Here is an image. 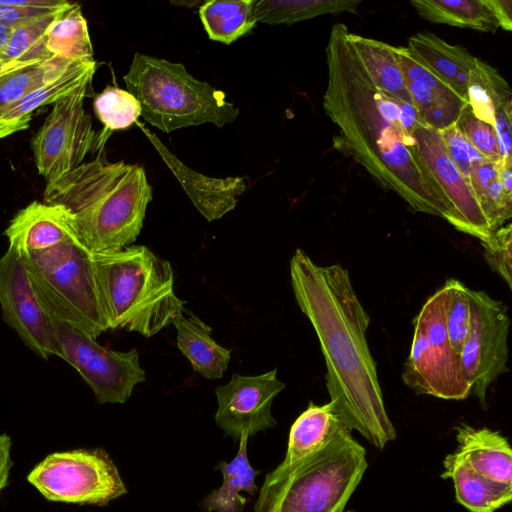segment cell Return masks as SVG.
I'll use <instances>...</instances> for the list:
<instances>
[{
	"instance_id": "1",
	"label": "cell",
	"mask_w": 512,
	"mask_h": 512,
	"mask_svg": "<svg viewBox=\"0 0 512 512\" xmlns=\"http://www.w3.org/2000/svg\"><path fill=\"white\" fill-rule=\"evenodd\" d=\"M335 24L326 47V115L338 127L335 148L350 155L383 189L396 193L414 212L446 219L449 204L418 153L413 132L421 120L415 107L380 90L362 68Z\"/></svg>"
},
{
	"instance_id": "2",
	"label": "cell",
	"mask_w": 512,
	"mask_h": 512,
	"mask_svg": "<svg viewBox=\"0 0 512 512\" xmlns=\"http://www.w3.org/2000/svg\"><path fill=\"white\" fill-rule=\"evenodd\" d=\"M290 279L296 302L320 343L334 412L350 431L383 449L396 438V430L366 339L370 316L348 271L339 264L318 265L298 248L290 260Z\"/></svg>"
},
{
	"instance_id": "3",
	"label": "cell",
	"mask_w": 512,
	"mask_h": 512,
	"mask_svg": "<svg viewBox=\"0 0 512 512\" xmlns=\"http://www.w3.org/2000/svg\"><path fill=\"white\" fill-rule=\"evenodd\" d=\"M152 188L145 170L100 158L46 183L43 202L68 209L82 244L92 253L130 246L141 232Z\"/></svg>"
},
{
	"instance_id": "4",
	"label": "cell",
	"mask_w": 512,
	"mask_h": 512,
	"mask_svg": "<svg viewBox=\"0 0 512 512\" xmlns=\"http://www.w3.org/2000/svg\"><path fill=\"white\" fill-rule=\"evenodd\" d=\"M95 277L108 329L151 337L182 313L173 269L149 248L130 245L93 254Z\"/></svg>"
},
{
	"instance_id": "5",
	"label": "cell",
	"mask_w": 512,
	"mask_h": 512,
	"mask_svg": "<svg viewBox=\"0 0 512 512\" xmlns=\"http://www.w3.org/2000/svg\"><path fill=\"white\" fill-rule=\"evenodd\" d=\"M367 467L365 449L346 428L301 463L268 474L254 512H343Z\"/></svg>"
},
{
	"instance_id": "6",
	"label": "cell",
	"mask_w": 512,
	"mask_h": 512,
	"mask_svg": "<svg viewBox=\"0 0 512 512\" xmlns=\"http://www.w3.org/2000/svg\"><path fill=\"white\" fill-rule=\"evenodd\" d=\"M123 79L142 118L166 133L204 123L222 127L239 114L223 91L195 79L181 63L135 53Z\"/></svg>"
},
{
	"instance_id": "7",
	"label": "cell",
	"mask_w": 512,
	"mask_h": 512,
	"mask_svg": "<svg viewBox=\"0 0 512 512\" xmlns=\"http://www.w3.org/2000/svg\"><path fill=\"white\" fill-rule=\"evenodd\" d=\"M21 256L48 315L95 339L108 330L93 254L79 238Z\"/></svg>"
},
{
	"instance_id": "8",
	"label": "cell",
	"mask_w": 512,
	"mask_h": 512,
	"mask_svg": "<svg viewBox=\"0 0 512 512\" xmlns=\"http://www.w3.org/2000/svg\"><path fill=\"white\" fill-rule=\"evenodd\" d=\"M28 481L48 500L105 505L127 493L119 472L103 449H75L48 455Z\"/></svg>"
},
{
	"instance_id": "9",
	"label": "cell",
	"mask_w": 512,
	"mask_h": 512,
	"mask_svg": "<svg viewBox=\"0 0 512 512\" xmlns=\"http://www.w3.org/2000/svg\"><path fill=\"white\" fill-rule=\"evenodd\" d=\"M90 84L91 81L81 85L55 102L31 139L37 172L46 183L76 169L84 163L90 151L104 144L84 109V98Z\"/></svg>"
},
{
	"instance_id": "10",
	"label": "cell",
	"mask_w": 512,
	"mask_h": 512,
	"mask_svg": "<svg viewBox=\"0 0 512 512\" xmlns=\"http://www.w3.org/2000/svg\"><path fill=\"white\" fill-rule=\"evenodd\" d=\"M49 319L58 357L77 370L100 404L125 403L134 387L145 381V371L136 349L128 352L111 350L50 315Z\"/></svg>"
},
{
	"instance_id": "11",
	"label": "cell",
	"mask_w": 512,
	"mask_h": 512,
	"mask_svg": "<svg viewBox=\"0 0 512 512\" xmlns=\"http://www.w3.org/2000/svg\"><path fill=\"white\" fill-rule=\"evenodd\" d=\"M471 325L462 347L460 362L470 385V394L486 408L487 390L508 371V333L510 317L507 306L484 291L469 289Z\"/></svg>"
},
{
	"instance_id": "12",
	"label": "cell",
	"mask_w": 512,
	"mask_h": 512,
	"mask_svg": "<svg viewBox=\"0 0 512 512\" xmlns=\"http://www.w3.org/2000/svg\"><path fill=\"white\" fill-rule=\"evenodd\" d=\"M0 307L2 319L37 356H58L49 315L42 306L22 256L8 248L0 258Z\"/></svg>"
},
{
	"instance_id": "13",
	"label": "cell",
	"mask_w": 512,
	"mask_h": 512,
	"mask_svg": "<svg viewBox=\"0 0 512 512\" xmlns=\"http://www.w3.org/2000/svg\"><path fill=\"white\" fill-rule=\"evenodd\" d=\"M418 153L449 204L447 220L458 231L486 241L493 233L468 180L450 160L439 131L423 122L413 132Z\"/></svg>"
},
{
	"instance_id": "14",
	"label": "cell",
	"mask_w": 512,
	"mask_h": 512,
	"mask_svg": "<svg viewBox=\"0 0 512 512\" xmlns=\"http://www.w3.org/2000/svg\"><path fill=\"white\" fill-rule=\"evenodd\" d=\"M284 388L285 384L277 378V369L257 376L233 374L229 383L215 390L218 427L235 441L243 433L250 437L274 427L272 402Z\"/></svg>"
},
{
	"instance_id": "15",
	"label": "cell",
	"mask_w": 512,
	"mask_h": 512,
	"mask_svg": "<svg viewBox=\"0 0 512 512\" xmlns=\"http://www.w3.org/2000/svg\"><path fill=\"white\" fill-rule=\"evenodd\" d=\"M406 89L423 123L437 131L456 124L468 103L447 83L419 63L407 47H394Z\"/></svg>"
},
{
	"instance_id": "16",
	"label": "cell",
	"mask_w": 512,
	"mask_h": 512,
	"mask_svg": "<svg viewBox=\"0 0 512 512\" xmlns=\"http://www.w3.org/2000/svg\"><path fill=\"white\" fill-rule=\"evenodd\" d=\"M20 255L43 251L79 238L75 218L65 207L33 201L20 209L3 232Z\"/></svg>"
},
{
	"instance_id": "17",
	"label": "cell",
	"mask_w": 512,
	"mask_h": 512,
	"mask_svg": "<svg viewBox=\"0 0 512 512\" xmlns=\"http://www.w3.org/2000/svg\"><path fill=\"white\" fill-rule=\"evenodd\" d=\"M143 131L174 173L194 206L208 220L221 218L235 208L237 196L245 190L241 177L213 178L195 172L175 157L149 130Z\"/></svg>"
},
{
	"instance_id": "18",
	"label": "cell",
	"mask_w": 512,
	"mask_h": 512,
	"mask_svg": "<svg viewBox=\"0 0 512 512\" xmlns=\"http://www.w3.org/2000/svg\"><path fill=\"white\" fill-rule=\"evenodd\" d=\"M415 319L425 331L430 355L444 380L450 400L466 399L470 395V385L463 372L460 357L450 345L445 322L443 287L426 300Z\"/></svg>"
},
{
	"instance_id": "19",
	"label": "cell",
	"mask_w": 512,
	"mask_h": 512,
	"mask_svg": "<svg viewBox=\"0 0 512 512\" xmlns=\"http://www.w3.org/2000/svg\"><path fill=\"white\" fill-rule=\"evenodd\" d=\"M96 67L95 60H75L53 80L26 94L13 108L0 116V139L26 130L38 109L54 104L81 85L92 81Z\"/></svg>"
},
{
	"instance_id": "20",
	"label": "cell",
	"mask_w": 512,
	"mask_h": 512,
	"mask_svg": "<svg viewBox=\"0 0 512 512\" xmlns=\"http://www.w3.org/2000/svg\"><path fill=\"white\" fill-rule=\"evenodd\" d=\"M456 452L479 475L512 486V453L507 439L486 427L466 423L456 427Z\"/></svg>"
},
{
	"instance_id": "21",
	"label": "cell",
	"mask_w": 512,
	"mask_h": 512,
	"mask_svg": "<svg viewBox=\"0 0 512 512\" xmlns=\"http://www.w3.org/2000/svg\"><path fill=\"white\" fill-rule=\"evenodd\" d=\"M407 49L419 63L468 102L469 76L477 58L466 48L449 44L431 32L422 31L408 38Z\"/></svg>"
},
{
	"instance_id": "22",
	"label": "cell",
	"mask_w": 512,
	"mask_h": 512,
	"mask_svg": "<svg viewBox=\"0 0 512 512\" xmlns=\"http://www.w3.org/2000/svg\"><path fill=\"white\" fill-rule=\"evenodd\" d=\"M346 428L330 402L324 405L310 402L292 424L284 460L273 472H285L306 460Z\"/></svg>"
},
{
	"instance_id": "23",
	"label": "cell",
	"mask_w": 512,
	"mask_h": 512,
	"mask_svg": "<svg viewBox=\"0 0 512 512\" xmlns=\"http://www.w3.org/2000/svg\"><path fill=\"white\" fill-rule=\"evenodd\" d=\"M172 324L177 330V347L189 360L195 372L207 379H219L228 368L231 350L211 337V328L192 312L183 309Z\"/></svg>"
},
{
	"instance_id": "24",
	"label": "cell",
	"mask_w": 512,
	"mask_h": 512,
	"mask_svg": "<svg viewBox=\"0 0 512 512\" xmlns=\"http://www.w3.org/2000/svg\"><path fill=\"white\" fill-rule=\"evenodd\" d=\"M441 477L452 479L457 501L471 512H495L512 498V486L479 475L456 451L446 456Z\"/></svg>"
},
{
	"instance_id": "25",
	"label": "cell",
	"mask_w": 512,
	"mask_h": 512,
	"mask_svg": "<svg viewBox=\"0 0 512 512\" xmlns=\"http://www.w3.org/2000/svg\"><path fill=\"white\" fill-rule=\"evenodd\" d=\"M249 435L243 433L239 439V448L236 456L230 461L220 462L216 469L223 475V484L213 490L204 500L202 506L208 512H242L247 499L240 492L254 495L258 488L255 477L259 474L248 460L247 442Z\"/></svg>"
},
{
	"instance_id": "26",
	"label": "cell",
	"mask_w": 512,
	"mask_h": 512,
	"mask_svg": "<svg viewBox=\"0 0 512 512\" xmlns=\"http://www.w3.org/2000/svg\"><path fill=\"white\" fill-rule=\"evenodd\" d=\"M348 40L362 68L372 82L383 92L402 102L413 105L394 54L393 46L350 32Z\"/></svg>"
},
{
	"instance_id": "27",
	"label": "cell",
	"mask_w": 512,
	"mask_h": 512,
	"mask_svg": "<svg viewBox=\"0 0 512 512\" xmlns=\"http://www.w3.org/2000/svg\"><path fill=\"white\" fill-rule=\"evenodd\" d=\"M417 14L432 23L495 33L500 28L485 0H411Z\"/></svg>"
},
{
	"instance_id": "28",
	"label": "cell",
	"mask_w": 512,
	"mask_h": 512,
	"mask_svg": "<svg viewBox=\"0 0 512 512\" xmlns=\"http://www.w3.org/2000/svg\"><path fill=\"white\" fill-rule=\"evenodd\" d=\"M45 47L52 56L67 60H94L87 21L78 4L55 17L46 31Z\"/></svg>"
},
{
	"instance_id": "29",
	"label": "cell",
	"mask_w": 512,
	"mask_h": 512,
	"mask_svg": "<svg viewBox=\"0 0 512 512\" xmlns=\"http://www.w3.org/2000/svg\"><path fill=\"white\" fill-rule=\"evenodd\" d=\"M200 19L213 41L230 44L256 25L254 0H209L199 7Z\"/></svg>"
},
{
	"instance_id": "30",
	"label": "cell",
	"mask_w": 512,
	"mask_h": 512,
	"mask_svg": "<svg viewBox=\"0 0 512 512\" xmlns=\"http://www.w3.org/2000/svg\"><path fill=\"white\" fill-rule=\"evenodd\" d=\"M362 0H254L257 22L294 24L325 14H357Z\"/></svg>"
},
{
	"instance_id": "31",
	"label": "cell",
	"mask_w": 512,
	"mask_h": 512,
	"mask_svg": "<svg viewBox=\"0 0 512 512\" xmlns=\"http://www.w3.org/2000/svg\"><path fill=\"white\" fill-rule=\"evenodd\" d=\"M469 184L492 232L505 225L512 216V195L499 180L497 163L488 159L474 163Z\"/></svg>"
},
{
	"instance_id": "32",
	"label": "cell",
	"mask_w": 512,
	"mask_h": 512,
	"mask_svg": "<svg viewBox=\"0 0 512 512\" xmlns=\"http://www.w3.org/2000/svg\"><path fill=\"white\" fill-rule=\"evenodd\" d=\"M53 56L0 79V116L13 108L29 92L57 77L71 62Z\"/></svg>"
},
{
	"instance_id": "33",
	"label": "cell",
	"mask_w": 512,
	"mask_h": 512,
	"mask_svg": "<svg viewBox=\"0 0 512 512\" xmlns=\"http://www.w3.org/2000/svg\"><path fill=\"white\" fill-rule=\"evenodd\" d=\"M66 9L12 26L2 56L11 60L37 62L53 57L45 47V34L55 17Z\"/></svg>"
},
{
	"instance_id": "34",
	"label": "cell",
	"mask_w": 512,
	"mask_h": 512,
	"mask_svg": "<svg viewBox=\"0 0 512 512\" xmlns=\"http://www.w3.org/2000/svg\"><path fill=\"white\" fill-rule=\"evenodd\" d=\"M445 290V322L453 351L460 357L471 325L469 288L457 279H447Z\"/></svg>"
},
{
	"instance_id": "35",
	"label": "cell",
	"mask_w": 512,
	"mask_h": 512,
	"mask_svg": "<svg viewBox=\"0 0 512 512\" xmlns=\"http://www.w3.org/2000/svg\"><path fill=\"white\" fill-rule=\"evenodd\" d=\"M93 107L106 131L124 130L141 116L139 101L127 90L114 86L106 88L94 98Z\"/></svg>"
},
{
	"instance_id": "36",
	"label": "cell",
	"mask_w": 512,
	"mask_h": 512,
	"mask_svg": "<svg viewBox=\"0 0 512 512\" xmlns=\"http://www.w3.org/2000/svg\"><path fill=\"white\" fill-rule=\"evenodd\" d=\"M504 82L497 70L477 58L468 81V104L478 119L492 126L497 92Z\"/></svg>"
},
{
	"instance_id": "37",
	"label": "cell",
	"mask_w": 512,
	"mask_h": 512,
	"mask_svg": "<svg viewBox=\"0 0 512 512\" xmlns=\"http://www.w3.org/2000/svg\"><path fill=\"white\" fill-rule=\"evenodd\" d=\"M456 126L469 143L486 159H501L499 143L495 129L489 123L478 119L467 103L462 109Z\"/></svg>"
},
{
	"instance_id": "38",
	"label": "cell",
	"mask_w": 512,
	"mask_h": 512,
	"mask_svg": "<svg viewBox=\"0 0 512 512\" xmlns=\"http://www.w3.org/2000/svg\"><path fill=\"white\" fill-rule=\"evenodd\" d=\"M483 255L489 267L511 288L512 284V225L508 222L495 230L484 242Z\"/></svg>"
},
{
	"instance_id": "39",
	"label": "cell",
	"mask_w": 512,
	"mask_h": 512,
	"mask_svg": "<svg viewBox=\"0 0 512 512\" xmlns=\"http://www.w3.org/2000/svg\"><path fill=\"white\" fill-rule=\"evenodd\" d=\"M439 133L450 160L469 182L471 166L486 158L469 143L456 124L439 131Z\"/></svg>"
},
{
	"instance_id": "40",
	"label": "cell",
	"mask_w": 512,
	"mask_h": 512,
	"mask_svg": "<svg viewBox=\"0 0 512 512\" xmlns=\"http://www.w3.org/2000/svg\"><path fill=\"white\" fill-rule=\"evenodd\" d=\"M512 92L505 81L498 89L494 109V129L497 135L501 159L511 157Z\"/></svg>"
},
{
	"instance_id": "41",
	"label": "cell",
	"mask_w": 512,
	"mask_h": 512,
	"mask_svg": "<svg viewBox=\"0 0 512 512\" xmlns=\"http://www.w3.org/2000/svg\"><path fill=\"white\" fill-rule=\"evenodd\" d=\"M490 7L500 28L512 30V1L511 0H485Z\"/></svg>"
},
{
	"instance_id": "42",
	"label": "cell",
	"mask_w": 512,
	"mask_h": 512,
	"mask_svg": "<svg viewBox=\"0 0 512 512\" xmlns=\"http://www.w3.org/2000/svg\"><path fill=\"white\" fill-rule=\"evenodd\" d=\"M10 449V437L6 434L0 435V491L8 483L9 471L11 467Z\"/></svg>"
},
{
	"instance_id": "43",
	"label": "cell",
	"mask_w": 512,
	"mask_h": 512,
	"mask_svg": "<svg viewBox=\"0 0 512 512\" xmlns=\"http://www.w3.org/2000/svg\"><path fill=\"white\" fill-rule=\"evenodd\" d=\"M42 62V61H40ZM37 61H17L0 56V79L12 72L33 66Z\"/></svg>"
},
{
	"instance_id": "44",
	"label": "cell",
	"mask_w": 512,
	"mask_h": 512,
	"mask_svg": "<svg viewBox=\"0 0 512 512\" xmlns=\"http://www.w3.org/2000/svg\"><path fill=\"white\" fill-rule=\"evenodd\" d=\"M12 26L0 22V56H2L11 36Z\"/></svg>"
},
{
	"instance_id": "45",
	"label": "cell",
	"mask_w": 512,
	"mask_h": 512,
	"mask_svg": "<svg viewBox=\"0 0 512 512\" xmlns=\"http://www.w3.org/2000/svg\"><path fill=\"white\" fill-rule=\"evenodd\" d=\"M269 512H277V511H269Z\"/></svg>"
},
{
	"instance_id": "46",
	"label": "cell",
	"mask_w": 512,
	"mask_h": 512,
	"mask_svg": "<svg viewBox=\"0 0 512 512\" xmlns=\"http://www.w3.org/2000/svg\"><path fill=\"white\" fill-rule=\"evenodd\" d=\"M348 512H352V511H348Z\"/></svg>"
}]
</instances>
